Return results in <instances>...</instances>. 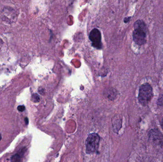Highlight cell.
<instances>
[{"mask_svg":"<svg viewBox=\"0 0 163 162\" xmlns=\"http://www.w3.org/2000/svg\"><path fill=\"white\" fill-rule=\"evenodd\" d=\"M153 96V89L150 85L145 84L141 86L138 95V100L141 104L146 106L151 100Z\"/></svg>","mask_w":163,"mask_h":162,"instance_id":"obj_1","label":"cell"},{"mask_svg":"<svg viewBox=\"0 0 163 162\" xmlns=\"http://www.w3.org/2000/svg\"><path fill=\"white\" fill-rule=\"evenodd\" d=\"M100 138L98 134L92 133L88 135L86 141V152L87 154H92L97 151Z\"/></svg>","mask_w":163,"mask_h":162,"instance_id":"obj_2","label":"cell"},{"mask_svg":"<svg viewBox=\"0 0 163 162\" xmlns=\"http://www.w3.org/2000/svg\"><path fill=\"white\" fill-rule=\"evenodd\" d=\"M89 39L92 42V45L98 49L102 48L101 43V34L100 32L97 29H93L90 32Z\"/></svg>","mask_w":163,"mask_h":162,"instance_id":"obj_3","label":"cell"},{"mask_svg":"<svg viewBox=\"0 0 163 162\" xmlns=\"http://www.w3.org/2000/svg\"><path fill=\"white\" fill-rule=\"evenodd\" d=\"M146 32H147L142 29H135L133 34V40L136 44L142 45L145 43L147 41Z\"/></svg>","mask_w":163,"mask_h":162,"instance_id":"obj_4","label":"cell"},{"mask_svg":"<svg viewBox=\"0 0 163 162\" xmlns=\"http://www.w3.org/2000/svg\"><path fill=\"white\" fill-rule=\"evenodd\" d=\"M134 28H135V29H142V30L147 32V26L143 21L138 20L136 21L134 24Z\"/></svg>","mask_w":163,"mask_h":162,"instance_id":"obj_5","label":"cell"},{"mask_svg":"<svg viewBox=\"0 0 163 162\" xmlns=\"http://www.w3.org/2000/svg\"><path fill=\"white\" fill-rule=\"evenodd\" d=\"M105 94L107 95V97L110 100H113V99L116 97V93L112 89H108L105 92Z\"/></svg>","mask_w":163,"mask_h":162,"instance_id":"obj_6","label":"cell"},{"mask_svg":"<svg viewBox=\"0 0 163 162\" xmlns=\"http://www.w3.org/2000/svg\"><path fill=\"white\" fill-rule=\"evenodd\" d=\"M21 156L19 154H16L12 156L11 160L13 162H18L20 161Z\"/></svg>","mask_w":163,"mask_h":162,"instance_id":"obj_7","label":"cell"},{"mask_svg":"<svg viewBox=\"0 0 163 162\" xmlns=\"http://www.w3.org/2000/svg\"><path fill=\"white\" fill-rule=\"evenodd\" d=\"M32 100L34 102H38L40 100V99L38 94H33L32 96Z\"/></svg>","mask_w":163,"mask_h":162,"instance_id":"obj_8","label":"cell"},{"mask_svg":"<svg viewBox=\"0 0 163 162\" xmlns=\"http://www.w3.org/2000/svg\"><path fill=\"white\" fill-rule=\"evenodd\" d=\"M158 104L160 106H163V95L160 96L158 100Z\"/></svg>","mask_w":163,"mask_h":162,"instance_id":"obj_9","label":"cell"},{"mask_svg":"<svg viewBox=\"0 0 163 162\" xmlns=\"http://www.w3.org/2000/svg\"><path fill=\"white\" fill-rule=\"evenodd\" d=\"M17 109L19 111L23 112L25 110V107L23 105H21V106H18Z\"/></svg>","mask_w":163,"mask_h":162,"instance_id":"obj_10","label":"cell"},{"mask_svg":"<svg viewBox=\"0 0 163 162\" xmlns=\"http://www.w3.org/2000/svg\"><path fill=\"white\" fill-rule=\"evenodd\" d=\"M24 120H25V124H28L29 121L28 118H25V119H24Z\"/></svg>","mask_w":163,"mask_h":162,"instance_id":"obj_11","label":"cell"},{"mask_svg":"<svg viewBox=\"0 0 163 162\" xmlns=\"http://www.w3.org/2000/svg\"><path fill=\"white\" fill-rule=\"evenodd\" d=\"M1 134H0V141L1 140Z\"/></svg>","mask_w":163,"mask_h":162,"instance_id":"obj_12","label":"cell"},{"mask_svg":"<svg viewBox=\"0 0 163 162\" xmlns=\"http://www.w3.org/2000/svg\"><path fill=\"white\" fill-rule=\"evenodd\" d=\"M162 126H163V120H162Z\"/></svg>","mask_w":163,"mask_h":162,"instance_id":"obj_13","label":"cell"}]
</instances>
